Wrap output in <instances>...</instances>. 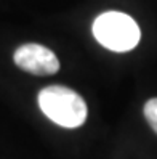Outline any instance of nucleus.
Listing matches in <instances>:
<instances>
[{
    "instance_id": "nucleus-3",
    "label": "nucleus",
    "mask_w": 157,
    "mask_h": 159,
    "mask_svg": "<svg viewBox=\"0 0 157 159\" xmlns=\"http://www.w3.org/2000/svg\"><path fill=\"white\" fill-rule=\"evenodd\" d=\"M13 60L20 69L35 76H51L59 71V61L56 55L40 43H24L18 47Z\"/></svg>"
},
{
    "instance_id": "nucleus-1",
    "label": "nucleus",
    "mask_w": 157,
    "mask_h": 159,
    "mask_svg": "<svg viewBox=\"0 0 157 159\" xmlns=\"http://www.w3.org/2000/svg\"><path fill=\"white\" fill-rule=\"evenodd\" d=\"M37 100L42 113L61 127L76 129L87 120L85 100L69 87L48 85L39 92Z\"/></svg>"
},
{
    "instance_id": "nucleus-2",
    "label": "nucleus",
    "mask_w": 157,
    "mask_h": 159,
    "mask_svg": "<svg viewBox=\"0 0 157 159\" xmlns=\"http://www.w3.org/2000/svg\"><path fill=\"white\" fill-rule=\"evenodd\" d=\"M95 39L112 52H128L140 42V27L132 16L120 11H106L93 23Z\"/></svg>"
},
{
    "instance_id": "nucleus-4",
    "label": "nucleus",
    "mask_w": 157,
    "mask_h": 159,
    "mask_svg": "<svg viewBox=\"0 0 157 159\" xmlns=\"http://www.w3.org/2000/svg\"><path fill=\"white\" fill-rule=\"evenodd\" d=\"M144 117L151 129L157 134V98H151L144 105Z\"/></svg>"
}]
</instances>
